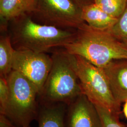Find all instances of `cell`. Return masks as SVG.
Listing matches in <instances>:
<instances>
[{"mask_svg": "<svg viewBox=\"0 0 127 127\" xmlns=\"http://www.w3.org/2000/svg\"><path fill=\"white\" fill-rule=\"evenodd\" d=\"M7 31L15 50L47 53L71 42L76 29H62L37 23L31 13H27L10 20Z\"/></svg>", "mask_w": 127, "mask_h": 127, "instance_id": "obj_1", "label": "cell"}, {"mask_svg": "<svg viewBox=\"0 0 127 127\" xmlns=\"http://www.w3.org/2000/svg\"><path fill=\"white\" fill-rule=\"evenodd\" d=\"M63 48L101 68L115 60L127 59V48L123 42L109 31L93 28L85 22L76 29L74 40Z\"/></svg>", "mask_w": 127, "mask_h": 127, "instance_id": "obj_2", "label": "cell"}, {"mask_svg": "<svg viewBox=\"0 0 127 127\" xmlns=\"http://www.w3.org/2000/svg\"><path fill=\"white\" fill-rule=\"evenodd\" d=\"M51 56L52 66L39 96V102L69 105L83 94L79 79L63 48Z\"/></svg>", "mask_w": 127, "mask_h": 127, "instance_id": "obj_3", "label": "cell"}, {"mask_svg": "<svg viewBox=\"0 0 127 127\" xmlns=\"http://www.w3.org/2000/svg\"><path fill=\"white\" fill-rule=\"evenodd\" d=\"M68 56L79 79L82 94L95 106L120 115L121 104L114 98L103 69L80 56L69 54Z\"/></svg>", "mask_w": 127, "mask_h": 127, "instance_id": "obj_4", "label": "cell"}, {"mask_svg": "<svg viewBox=\"0 0 127 127\" xmlns=\"http://www.w3.org/2000/svg\"><path fill=\"white\" fill-rule=\"evenodd\" d=\"M6 79L10 98L5 115L17 127H28L38 117L39 91L33 83L16 71L13 70Z\"/></svg>", "mask_w": 127, "mask_h": 127, "instance_id": "obj_5", "label": "cell"}, {"mask_svg": "<svg viewBox=\"0 0 127 127\" xmlns=\"http://www.w3.org/2000/svg\"><path fill=\"white\" fill-rule=\"evenodd\" d=\"M31 14L37 23L62 29H77L85 23L82 7L73 0H36Z\"/></svg>", "mask_w": 127, "mask_h": 127, "instance_id": "obj_6", "label": "cell"}, {"mask_svg": "<svg viewBox=\"0 0 127 127\" xmlns=\"http://www.w3.org/2000/svg\"><path fill=\"white\" fill-rule=\"evenodd\" d=\"M52 64L51 56L46 53L15 50L12 69L22 74L33 83L40 95Z\"/></svg>", "mask_w": 127, "mask_h": 127, "instance_id": "obj_7", "label": "cell"}, {"mask_svg": "<svg viewBox=\"0 0 127 127\" xmlns=\"http://www.w3.org/2000/svg\"><path fill=\"white\" fill-rule=\"evenodd\" d=\"M65 123L66 127H103L95 105L83 94L67 105Z\"/></svg>", "mask_w": 127, "mask_h": 127, "instance_id": "obj_8", "label": "cell"}, {"mask_svg": "<svg viewBox=\"0 0 127 127\" xmlns=\"http://www.w3.org/2000/svg\"><path fill=\"white\" fill-rule=\"evenodd\" d=\"M102 69L114 98L122 104L127 100V59L115 60Z\"/></svg>", "mask_w": 127, "mask_h": 127, "instance_id": "obj_9", "label": "cell"}, {"mask_svg": "<svg viewBox=\"0 0 127 127\" xmlns=\"http://www.w3.org/2000/svg\"><path fill=\"white\" fill-rule=\"evenodd\" d=\"M39 103V111L37 119L38 127H66V104L40 102Z\"/></svg>", "mask_w": 127, "mask_h": 127, "instance_id": "obj_10", "label": "cell"}, {"mask_svg": "<svg viewBox=\"0 0 127 127\" xmlns=\"http://www.w3.org/2000/svg\"><path fill=\"white\" fill-rule=\"evenodd\" d=\"M36 0H0V27H6L10 20L19 16L32 13Z\"/></svg>", "mask_w": 127, "mask_h": 127, "instance_id": "obj_11", "label": "cell"}, {"mask_svg": "<svg viewBox=\"0 0 127 127\" xmlns=\"http://www.w3.org/2000/svg\"><path fill=\"white\" fill-rule=\"evenodd\" d=\"M82 18L90 27L102 31H109L118 19L107 13L94 2L82 7Z\"/></svg>", "mask_w": 127, "mask_h": 127, "instance_id": "obj_12", "label": "cell"}, {"mask_svg": "<svg viewBox=\"0 0 127 127\" xmlns=\"http://www.w3.org/2000/svg\"><path fill=\"white\" fill-rule=\"evenodd\" d=\"M0 77L7 78L12 70L15 50L11 43L7 28L0 29Z\"/></svg>", "mask_w": 127, "mask_h": 127, "instance_id": "obj_13", "label": "cell"}, {"mask_svg": "<svg viewBox=\"0 0 127 127\" xmlns=\"http://www.w3.org/2000/svg\"><path fill=\"white\" fill-rule=\"evenodd\" d=\"M94 2L107 13L117 18L127 7V0H94Z\"/></svg>", "mask_w": 127, "mask_h": 127, "instance_id": "obj_14", "label": "cell"}, {"mask_svg": "<svg viewBox=\"0 0 127 127\" xmlns=\"http://www.w3.org/2000/svg\"><path fill=\"white\" fill-rule=\"evenodd\" d=\"M109 31L121 41H127V7Z\"/></svg>", "mask_w": 127, "mask_h": 127, "instance_id": "obj_15", "label": "cell"}, {"mask_svg": "<svg viewBox=\"0 0 127 127\" xmlns=\"http://www.w3.org/2000/svg\"><path fill=\"white\" fill-rule=\"evenodd\" d=\"M102 120L103 127H127L120 121V115L107 109L95 106Z\"/></svg>", "mask_w": 127, "mask_h": 127, "instance_id": "obj_16", "label": "cell"}, {"mask_svg": "<svg viewBox=\"0 0 127 127\" xmlns=\"http://www.w3.org/2000/svg\"><path fill=\"white\" fill-rule=\"evenodd\" d=\"M10 98L9 87L7 79L0 77V114L5 115Z\"/></svg>", "mask_w": 127, "mask_h": 127, "instance_id": "obj_17", "label": "cell"}, {"mask_svg": "<svg viewBox=\"0 0 127 127\" xmlns=\"http://www.w3.org/2000/svg\"><path fill=\"white\" fill-rule=\"evenodd\" d=\"M0 127H17L12 122L4 115L0 114Z\"/></svg>", "mask_w": 127, "mask_h": 127, "instance_id": "obj_18", "label": "cell"}, {"mask_svg": "<svg viewBox=\"0 0 127 127\" xmlns=\"http://www.w3.org/2000/svg\"><path fill=\"white\" fill-rule=\"evenodd\" d=\"M73 1L76 2L82 7L84 6L91 4L94 2V0H73Z\"/></svg>", "mask_w": 127, "mask_h": 127, "instance_id": "obj_19", "label": "cell"}, {"mask_svg": "<svg viewBox=\"0 0 127 127\" xmlns=\"http://www.w3.org/2000/svg\"><path fill=\"white\" fill-rule=\"evenodd\" d=\"M123 112L125 117L127 119V100L125 102H124L123 106Z\"/></svg>", "mask_w": 127, "mask_h": 127, "instance_id": "obj_20", "label": "cell"}, {"mask_svg": "<svg viewBox=\"0 0 127 127\" xmlns=\"http://www.w3.org/2000/svg\"><path fill=\"white\" fill-rule=\"evenodd\" d=\"M123 42V43L125 44V46L126 47V48H127V41H122Z\"/></svg>", "mask_w": 127, "mask_h": 127, "instance_id": "obj_21", "label": "cell"}, {"mask_svg": "<svg viewBox=\"0 0 127 127\" xmlns=\"http://www.w3.org/2000/svg\"><path fill=\"white\" fill-rule=\"evenodd\" d=\"M30 127V126H28V127Z\"/></svg>", "mask_w": 127, "mask_h": 127, "instance_id": "obj_22", "label": "cell"}]
</instances>
